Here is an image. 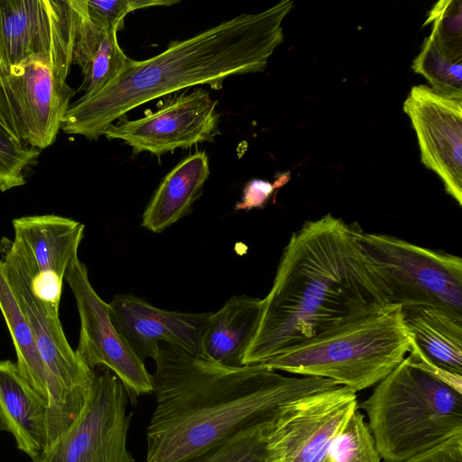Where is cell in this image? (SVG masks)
I'll use <instances>...</instances> for the list:
<instances>
[{"label":"cell","mask_w":462,"mask_h":462,"mask_svg":"<svg viewBox=\"0 0 462 462\" xmlns=\"http://www.w3.org/2000/svg\"><path fill=\"white\" fill-rule=\"evenodd\" d=\"M153 360L155 408L145 462H181L272 418L289 402L340 386L320 377L283 375L263 364L227 367L163 342Z\"/></svg>","instance_id":"1"},{"label":"cell","mask_w":462,"mask_h":462,"mask_svg":"<svg viewBox=\"0 0 462 462\" xmlns=\"http://www.w3.org/2000/svg\"><path fill=\"white\" fill-rule=\"evenodd\" d=\"M262 300L244 365L263 363L371 306L388 303L350 225L331 214L292 233Z\"/></svg>","instance_id":"2"},{"label":"cell","mask_w":462,"mask_h":462,"mask_svg":"<svg viewBox=\"0 0 462 462\" xmlns=\"http://www.w3.org/2000/svg\"><path fill=\"white\" fill-rule=\"evenodd\" d=\"M292 7V1L282 0L172 42L154 57L131 59L98 93L71 102L61 130L96 140L115 120L152 99L199 85L220 89L230 76L263 71L283 41L282 23Z\"/></svg>","instance_id":"3"},{"label":"cell","mask_w":462,"mask_h":462,"mask_svg":"<svg viewBox=\"0 0 462 462\" xmlns=\"http://www.w3.org/2000/svg\"><path fill=\"white\" fill-rule=\"evenodd\" d=\"M411 340L402 307L379 304L261 364L328 379L356 393L387 376L408 355Z\"/></svg>","instance_id":"4"},{"label":"cell","mask_w":462,"mask_h":462,"mask_svg":"<svg viewBox=\"0 0 462 462\" xmlns=\"http://www.w3.org/2000/svg\"><path fill=\"white\" fill-rule=\"evenodd\" d=\"M360 407L384 462H402L462 433V393L407 356Z\"/></svg>","instance_id":"5"},{"label":"cell","mask_w":462,"mask_h":462,"mask_svg":"<svg viewBox=\"0 0 462 462\" xmlns=\"http://www.w3.org/2000/svg\"><path fill=\"white\" fill-rule=\"evenodd\" d=\"M350 229L360 253L390 304L436 307L462 316V259L383 234Z\"/></svg>","instance_id":"6"},{"label":"cell","mask_w":462,"mask_h":462,"mask_svg":"<svg viewBox=\"0 0 462 462\" xmlns=\"http://www.w3.org/2000/svg\"><path fill=\"white\" fill-rule=\"evenodd\" d=\"M0 252L8 281L32 329L49 383L46 404L49 448L72 425L89 392L93 370L69 346L60 317L49 315L33 294L30 275L13 240L3 237Z\"/></svg>","instance_id":"7"},{"label":"cell","mask_w":462,"mask_h":462,"mask_svg":"<svg viewBox=\"0 0 462 462\" xmlns=\"http://www.w3.org/2000/svg\"><path fill=\"white\" fill-rule=\"evenodd\" d=\"M130 395L106 367L93 370L85 404L72 425L32 462H135L127 448ZM133 403V402H132Z\"/></svg>","instance_id":"8"},{"label":"cell","mask_w":462,"mask_h":462,"mask_svg":"<svg viewBox=\"0 0 462 462\" xmlns=\"http://www.w3.org/2000/svg\"><path fill=\"white\" fill-rule=\"evenodd\" d=\"M75 94L48 60L31 56L0 79V119L24 143L45 149L56 141Z\"/></svg>","instance_id":"9"},{"label":"cell","mask_w":462,"mask_h":462,"mask_svg":"<svg viewBox=\"0 0 462 462\" xmlns=\"http://www.w3.org/2000/svg\"><path fill=\"white\" fill-rule=\"evenodd\" d=\"M78 23L76 0H0V67L36 55L64 79L72 66Z\"/></svg>","instance_id":"10"},{"label":"cell","mask_w":462,"mask_h":462,"mask_svg":"<svg viewBox=\"0 0 462 462\" xmlns=\"http://www.w3.org/2000/svg\"><path fill=\"white\" fill-rule=\"evenodd\" d=\"M357 409L356 393L345 386L289 402L271 420L270 448L279 462H331L332 443Z\"/></svg>","instance_id":"11"},{"label":"cell","mask_w":462,"mask_h":462,"mask_svg":"<svg viewBox=\"0 0 462 462\" xmlns=\"http://www.w3.org/2000/svg\"><path fill=\"white\" fill-rule=\"evenodd\" d=\"M64 280L79 314V340L75 351L80 360L91 370L106 367L114 373L133 403L138 396L152 393V374L115 328L108 303L92 287L87 267L79 257L67 269Z\"/></svg>","instance_id":"12"},{"label":"cell","mask_w":462,"mask_h":462,"mask_svg":"<svg viewBox=\"0 0 462 462\" xmlns=\"http://www.w3.org/2000/svg\"><path fill=\"white\" fill-rule=\"evenodd\" d=\"M217 102L203 88L168 95L159 109L137 120L120 118L104 131L108 140L120 139L134 153L160 156L177 148L212 142L219 134Z\"/></svg>","instance_id":"13"},{"label":"cell","mask_w":462,"mask_h":462,"mask_svg":"<svg viewBox=\"0 0 462 462\" xmlns=\"http://www.w3.org/2000/svg\"><path fill=\"white\" fill-rule=\"evenodd\" d=\"M419 143L420 161L462 206V97L414 86L403 103Z\"/></svg>","instance_id":"14"},{"label":"cell","mask_w":462,"mask_h":462,"mask_svg":"<svg viewBox=\"0 0 462 462\" xmlns=\"http://www.w3.org/2000/svg\"><path fill=\"white\" fill-rule=\"evenodd\" d=\"M14 245L30 278L33 294L59 307L64 276L84 236L85 226L57 215L26 216L13 220Z\"/></svg>","instance_id":"15"},{"label":"cell","mask_w":462,"mask_h":462,"mask_svg":"<svg viewBox=\"0 0 462 462\" xmlns=\"http://www.w3.org/2000/svg\"><path fill=\"white\" fill-rule=\"evenodd\" d=\"M108 310L115 328L143 362L154 359L162 342L202 356V337L210 313L162 310L130 293L116 294Z\"/></svg>","instance_id":"16"},{"label":"cell","mask_w":462,"mask_h":462,"mask_svg":"<svg viewBox=\"0 0 462 462\" xmlns=\"http://www.w3.org/2000/svg\"><path fill=\"white\" fill-rule=\"evenodd\" d=\"M429 23L431 32L411 68L436 92L462 97V2H438L424 24Z\"/></svg>","instance_id":"17"},{"label":"cell","mask_w":462,"mask_h":462,"mask_svg":"<svg viewBox=\"0 0 462 462\" xmlns=\"http://www.w3.org/2000/svg\"><path fill=\"white\" fill-rule=\"evenodd\" d=\"M0 431L32 459L46 448L45 405L11 360H0Z\"/></svg>","instance_id":"18"},{"label":"cell","mask_w":462,"mask_h":462,"mask_svg":"<svg viewBox=\"0 0 462 462\" xmlns=\"http://www.w3.org/2000/svg\"><path fill=\"white\" fill-rule=\"evenodd\" d=\"M78 23L72 51V65L83 75L79 88L81 98L90 97L111 83L131 59L120 48L117 31L89 18L86 0H76Z\"/></svg>","instance_id":"19"},{"label":"cell","mask_w":462,"mask_h":462,"mask_svg":"<svg viewBox=\"0 0 462 462\" xmlns=\"http://www.w3.org/2000/svg\"><path fill=\"white\" fill-rule=\"evenodd\" d=\"M262 303V299L237 295L210 313L201 356L227 367L243 366V356L260 322Z\"/></svg>","instance_id":"20"},{"label":"cell","mask_w":462,"mask_h":462,"mask_svg":"<svg viewBox=\"0 0 462 462\" xmlns=\"http://www.w3.org/2000/svg\"><path fill=\"white\" fill-rule=\"evenodd\" d=\"M209 176L208 155L197 152L179 162L162 180L142 217V226L161 233L188 215Z\"/></svg>","instance_id":"21"},{"label":"cell","mask_w":462,"mask_h":462,"mask_svg":"<svg viewBox=\"0 0 462 462\" xmlns=\"http://www.w3.org/2000/svg\"><path fill=\"white\" fill-rule=\"evenodd\" d=\"M420 351L438 366L462 375V316L436 307L402 310Z\"/></svg>","instance_id":"22"},{"label":"cell","mask_w":462,"mask_h":462,"mask_svg":"<svg viewBox=\"0 0 462 462\" xmlns=\"http://www.w3.org/2000/svg\"><path fill=\"white\" fill-rule=\"evenodd\" d=\"M0 310L10 332L16 365L25 381L45 405L49 398L46 369L39 352L30 323L8 281L6 269L0 258Z\"/></svg>","instance_id":"23"},{"label":"cell","mask_w":462,"mask_h":462,"mask_svg":"<svg viewBox=\"0 0 462 462\" xmlns=\"http://www.w3.org/2000/svg\"><path fill=\"white\" fill-rule=\"evenodd\" d=\"M273 417L241 429L181 462H279L268 443Z\"/></svg>","instance_id":"24"},{"label":"cell","mask_w":462,"mask_h":462,"mask_svg":"<svg viewBox=\"0 0 462 462\" xmlns=\"http://www.w3.org/2000/svg\"><path fill=\"white\" fill-rule=\"evenodd\" d=\"M329 456L331 462H381L365 415L358 409L334 439Z\"/></svg>","instance_id":"25"},{"label":"cell","mask_w":462,"mask_h":462,"mask_svg":"<svg viewBox=\"0 0 462 462\" xmlns=\"http://www.w3.org/2000/svg\"><path fill=\"white\" fill-rule=\"evenodd\" d=\"M41 150L15 137L0 119V191L26 183V172L34 166Z\"/></svg>","instance_id":"26"},{"label":"cell","mask_w":462,"mask_h":462,"mask_svg":"<svg viewBox=\"0 0 462 462\" xmlns=\"http://www.w3.org/2000/svg\"><path fill=\"white\" fill-rule=\"evenodd\" d=\"M178 1L160 0H86L87 13L97 23L116 31L124 27L125 15L137 9L155 5H172Z\"/></svg>","instance_id":"27"},{"label":"cell","mask_w":462,"mask_h":462,"mask_svg":"<svg viewBox=\"0 0 462 462\" xmlns=\"http://www.w3.org/2000/svg\"><path fill=\"white\" fill-rule=\"evenodd\" d=\"M402 462H462V433Z\"/></svg>","instance_id":"28"},{"label":"cell","mask_w":462,"mask_h":462,"mask_svg":"<svg viewBox=\"0 0 462 462\" xmlns=\"http://www.w3.org/2000/svg\"><path fill=\"white\" fill-rule=\"evenodd\" d=\"M275 187L261 180H252L245 188L243 199L236 204V209H252L263 206Z\"/></svg>","instance_id":"29"},{"label":"cell","mask_w":462,"mask_h":462,"mask_svg":"<svg viewBox=\"0 0 462 462\" xmlns=\"http://www.w3.org/2000/svg\"><path fill=\"white\" fill-rule=\"evenodd\" d=\"M2 78H3V70H2V69H1V67H0V79H1Z\"/></svg>","instance_id":"30"}]
</instances>
